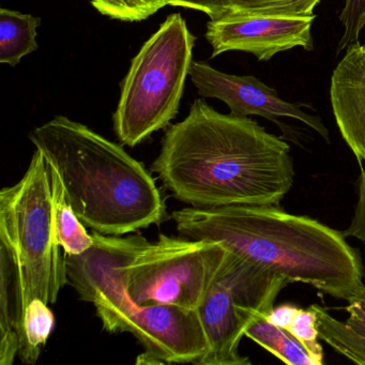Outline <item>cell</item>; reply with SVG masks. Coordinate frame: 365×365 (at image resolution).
I'll return each instance as SVG.
<instances>
[{"label":"cell","instance_id":"obj_1","mask_svg":"<svg viewBox=\"0 0 365 365\" xmlns=\"http://www.w3.org/2000/svg\"><path fill=\"white\" fill-rule=\"evenodd\" d=\"M151 170L173 197L200 209L279 206L294 179L287 143L202 99L166 131Z\"/></svg>","mask_w":365,"mask_h":365},{"label":"cell","instance_id":"obj_2","mask_svg":"<svg viewBox=\"0 0 365 365\" xmlns=\"http://www.w3.org/2000/svg\"><path fill=\"white\" fill-rule=\"evenodd\" d=\"M172 217L179 236L221 243L289 284H309L341 300L363 285L360 254L343 232L279 206L187 207Z\"/></svg>","mask_w":365,"mask_h":365},{"label":"cell","instance_id":"obj_3","mask_svg":"<svg viewBox=\"0 0 365 365\" xmlns=\"http://www.w3.org/2000/svg\"><path fill=\"white\" fill-rule=\"evenodd\" d=\"M29 140L57 170L74 212L93 232L125 236L168 217L155 179L123 145L66 116L36 128Z\"/></svg>","mask_w":365,"mask_h":365},{"label":"cell","instance_id":"obj_4","mask_svg":"<svg viewBox=\"0 0 365 365\" xmlns=\"http://www.w3.org/2000/svg\"><path fill=\"white\" fill-rule=\"evenodd\" d=\"M61 249L48 163L36 150L23 178L0 192V365L19 356L29 303L54 304L69 284Z\"/></svg>","mask_w":365,"mask_h":365},{"label":"cell","instance_id":"obj_5","mask_svg":"<svg viewBox=\"0 0 365 365\" xmlns=\"http://www.w3.org/2000/svg\"><path fill=\"white\" fill-rule=\"evenodd\" d=\"M91 235L95 243L88 251L66 255L68 279L81 300L95 305L103 330L138 339L145 351L136 364L197 365L209 347L198 312L138 304L125 287L123 264L148 240L142 235Z\"/></svg>","mask_w":365,"mask_h":365},{"label":"cell","instance_id":"obj_6","mask_svg":"<svg viewBox=\"0 0 365 365\" xmlns=\"http://www.w3.org/2000/svg\"><path fill=\"white\" fill-rule=\"evenodd\" d=\"M195 41L182 16L170 14L132 59L113 116L123 146L142 144L177 116Z\"/></svg>","mask_w":365,"mask_h":365},{"label":"cell","instance_id":"obj_7","mask_svg":"<svg viewBox=\"0 0 365 365\" xmlns=\"http://www.w3.org/2000/svg\"><path fill=\"white\" fill-rule=\"evenodd\" d=\"M227 253L219 242L161 234L123 264L125 287L138 304L197 311Z\"/></svg>","mask_w":365,"mask_h":365},{"label":"cell","instance_id":"obj_8","mask_svg":"<svg viewBox=\"0 0 365 365\" xmlns=\"http://www.w3.org/2000/svg\"><path fill=\"white\" fill-rule=\"evenodd\" d=\"M287 279L228 250L212 285L197 309L208 351L197 365H249L239 352L247 327L269 315Z\"/></svg>","mask_w":365,"mask_h":365},{"label":"cell","instance_id":"obj_9","mask_svg":"<svg viewBox=\"0 0 365 365\" xmlns=\"http://www.w3.org/2000/svg\"><path fill=\"white\" fill-rule=\"evenodd\" d=\"M316 16H228L207 24L211 58L230 51L250 53L259 61L294 48L313 52L312 26Z\"/></svg>","mask_w":365,"mask_h":365},{"label":"cell","instance_id":"obj_10","mask_svg":"<svg viewBox=\"0 0 365 365\" xmlns=\"http://www.w3.org/2000/svg\"><path fill=\"white\" fill-rule=\"evenodd\" d=\"M189 76L200 97L221 100L234 116H260L277 123L283 131L285 125L279 118L296 119L317 132L327 143L330 142L328 129L319 117L307 114L298 104L284 101L275 89L255 76L223 73L205 61H192Z\"/></svg>","mask_w":365,"mask_h":365},{"label":"cell","instance_id":"obj_11","mask_svg":"<svg viewBox=\"0 0 365 365\" xmlns=\"http://www.w3.org/2000/svg\"><path fill=\"white\" fill-rule=\"evenodd\" d=\"M331 106L339 132L359 163L365 162V43H356L333 71Z\"/></svg>","mask_w":365,"mask_h":365},{"label":"cell","instance_id":"obj_12","mask_svg":"<svg viewBox=\"0 0 365 365\" xmlns=\"http://www.w3.org/2000/svg\"><path fill=\"white\" fill-rule=\"evenodd\" d=\"M345 322L336 319L319 305H311L317 314L319 337L335 351L356 364L365 365V285L347 299Z\"/></svg>","mask_w":365,"mask_h":365},{"label":"cell","instance_id":"obj_13","mask_svg":"<svg viewBox=\"0 0 365 365\" xmlns=\"http://www.w3.org/2000/svg\"><path fill=\"white\" fill-rule=\"evenodd\" d=\"M48 170L50 175L55 230L59 245L66 255H82L95 243L93 235L87 232L86 226L74 212L57 170L50 164H48Z\"/></svg>","mask_w":365,"mask_h":365},{"label":"cell","instance_id":"obj_14","mask_svg":"<svg viewBox=\"0 0 365 365\" xmlns=\"http://www.w3.org/2000/svg\"><path fill=\"white\" fill-rule=\"evenodd\" d=\"M41 19L16 10L0 9V63L16 67L38 50L37 29Z\"/></svg>","mask_w":365,"mask_h":365},{"label":"cell","instance_id":"obj_15","mask_svg":"<svg viewBox=\"0 0 365 365\" xmlns=\"http://www.w3.org/2000/svg\"><path fill=\"white\" fill-rule=\"evenodd\" d=\"M258 316L245 330V336L289 365H319L307 347L290 332L268 319Z\"/></svg>","mask_w":365,"mask_h":365},{"label":"cell","instance_id":"obj_16","mask_svg":"<svg viewBox=\"0 0 365 365\" xmlns=\"http://www.w3.org/2000/svg\"><path fill=\"white\" fill-rule=\"evenodd\" d=\"M55 326V317L48 304L35 299L25 309L23 334L19 360L24 364L37 363Z\"/></svg>","mask_w":365,"mask_h":365},{"label":"cell","instance_id":"obj_17","mask_svg":"<svg viewBox=\"0 0 365 365\" xmlns=\"http://www.w3.org/2000/svg\"><path fill=\"white\" fill-rule=\"evenodd\" d=\"M320 0H230L227 16H314Z\"/></svg>","mask_w":365,"mask_h":365},{"label":"cell","instance_id":"obj_18","mask_svg":"<svg viewBox=\"0 0 365 365\" xmlns=\"http://www.w3.org/2000/svg\"><path fill=\"white\" fill-rule=\"evenodd\" d=\"M96 10L113 20L140 22L168 6L166 0H91Z\"/></svg>","mask_w":365,"mask_h":365},{"label":"cell","instance_id":"obj_19","mask_svg":"<svg viewBox=\"0 0 365 365\" xmlns=\"http://www.w3.org/2000/svg\"><path fill=\"white\" fill-rule=\"evenodd\" d=\"M288 330L305 346L319 365L324 364V350L318 339L319 331L317 327V314L313 307L309 309H299Z\"/></svg>","mask_w":365,"mask_h":365},{"label":"cell","instance_id":"obj_20","mask_svg":"<svg viewBox=\"0 0 365 365\" xmlns=\"http://www.w3.org/2000/svg\"><path fill=\"white\" fill-rule=\"evenodd\" d=\"M339 21L343 24L344 34L337 51L341 52L359 41V36L365 26V0H345Z\"/></svg>","mask_w":365,"mask_h":365},{"label":"cell","instance_id":"obj_21","mask_svg":"<svg viewBox=\"0 0 365 365\" xmlns=\"http://www.w3.org/2000/svg\"><path fill=\"white\" fill-rule=\"evenodd\" d=\"M166 4L174 7H185L202 12L210 20L224 18L230 11V0H166Z\"/></svg>","mask_w":365,"mask_h":365},{"label":"cell","instance_id":"obj_22","mask_svg":"<svg viewBox=\"0 0 365 365\" xmlns=\"http://www.w3.org/2000/svg\"><path fill=\"white\" fill-rule=\"evenodd\" d=\"M344 236L358 239L365 245V170L359 179V197L351 223L343 232Z\"/></svg>","mask_w":365,"mask_h":365},{"label":"cell","instance_id":"obj_23","mask_svg":"<svg viewBox=\"0 0 365 365\" xmlns=\"http://www.w3.org/2000/svg\"><path fill=\"white\" fill-rule=\"evenodd\" d=\"M298 311V307H294V305H279V307H273L272 311L269 314L268 319L270 320L272 324H274L275 326L288 329V327L292 324Z\"/></svg>","mask_w":365,"mask_h":365}]
</instances>
